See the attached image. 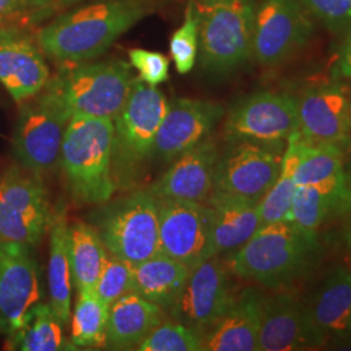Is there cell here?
I'll use <instances>...</instances> for the list:
<instances>
[{
  "mask_svg": "<svg viewBox=\"0 0 351 351\" xmlns=\"http://www.w3.org/2000/svg\"><path fill=\"white\" fill-rule=\"evenodd\" d=\"M113 120L72 116L59 164L71 194L80 204L111 201L117 190L112 176Z\"/></svg>",
  "mask_w": 351,
  "mask_h": 351,
  "instance_id": "3",
  "label": "cell"
},
{
  "mask_svg": "<svg viewBox=\"0 0 351 351\" xmlns=\"http://www.w3.org/2000/svg\"><path fill=\"white\" fill-rule=\"evenodd\" d=\"M264 297L254 287L239 291L226 314L203 332V351H259Z\"/></svg>",
  "mask_w": 351,
  "mask_h": 351,
  "instance_id": "21",
  "label": "cell"
},
{
  "mask_svg": "<svg viewBox=\"0 0 351 351\" xmlns=\"http://www.w3.org/2000/svg\"><path fill=\"white\" fill-rule=\"evenodd\" d=\"M136 350L139 351H202L203 333L175 320H163L151 330Z\"/></svg>",
  "mask_w": 351,
  "mask_h": 351,
  "instance_id": "33",
  "label": "cell"
},
{
  "mask_svg": "<svg viewBox=\"0 0 351 351\" xmlns=\"http://www.w3.org/2000/svg\"><path fill=\"white\" fill-rule=\"evenodd\" d=\"M152 12V0H101L59 14L36 34L42 51L62 63L98 58Z\"/></svg>",
  "mask_w": 351,
  "mask_h": 351,
  "instance_id": "1",
  "label": "cell"
},
{
  "mask_svg": "<svg viewBox=\"0 0 351 351\" xmlns=\"http://www.w3.org/2000/svg\"><path fill=\"white\" fill-rule=\"evenodd\" d=\"M297 154L294 181L297 186L315 185L345 173L343 155L335 143L313 142L295 129L287 139Z\"/></svg>",
  "mask_w": 351,
  "mask_h": 351,
  "instance_id": "28",
  "label": "cell"
},
{
  "mask_svg": "<svg viewBox=\"0 0 351 351\" xmlns=\"http://www.w3.org/2000/svg\"><path fill=\"white\" fill-rule=\"evenodd\" d=\"M311 34L303 0H263L255 7L252 58L262 66H277L302 50Z\"/></svg>",
  "mask_w": 351,
  "mask_h": 351,
  "instance_id": "10",
  "label": "cell"
},
{
  "mask_svg": "<svg viewBox=\"0 0 351 351\" xmlns=\"http://www.w3.org/2000/svg\"><path fill=\"white\" fill-rule=\"evenodd\" d=\"M198 19L202 68L215 75L239 69L252 58L254 0H193Z\"/></svg>",
  "mask_w": 351,
  "mask_h": 351,
  "instance_id": "5",
  "label": "cell"
},
{
  "mask_svg": "<svg viewBox=\"0 0 351 351\" xmlns=\"http://www.w3.org/2000/svg\"><path fill=\"white\" fill-rule=\"evenodd\" d=\"M297 101V130L313 142L342 145L351 134V97L339 84L306 88Z\"/></svg>",
  "mask_w": 351,
  "mask_h": 351,
  "instance_id": "19",
  "label": "cell"
},
{
  "mask_svg": "<svg viewBox=\"0 0 351 351\" xmlns=\"http://www.w3.org/2000/svg\"><path fill=\"white\" fill-rule=\"evenodd\" d=\"M320 254L317 234L303 232L290 220L258 229L226 265L234 276L268 289L287 288L304 276Z\"/></svg>",
  "mask_w": 351,
  "mask_h": 351,
  "instance_id": "2",
  "label": "cell"
},
{
  "mask_svg": "<svg viewBox=\"0 0 351 351\" xmlns=\"http://www.w3.org/2000/svg\"><path fill=\"white\" fill-rule=\"evenodd\" d=\"M351 211V176L339 177L315 185L297 186L289 215L303 232L317 234L328 219Z\"/></svg>",
  "mask_w": 351,
  "mask_h": 351,
  "instance_id": "22",
  "label": "cell"
},
{
  "mask_svg": "<svg viewBox=\"0 0 351 351\" xmlns=\"http://www.w3.org/2000/svg\"><path fill=\"white\" fill-rule=\"evenodd\" d=\"M281 146L254 142L229 143L219 156L213 190L259 203L280 175Z\"/></svg>",
  "mask_w": 351,
  "mask_h": 351,
  "instance_id": "12",
  "label": "cell"
},
{
  "mask_svg": "<svg viewBox=\"0 0 351 351\" xmlns=\"http://www.w3.org/2000/svg\"><path fill=\"white\" fill-rule=\"evenodd\" d=\"M345 241H346L348 247L351 250V220L345 228Z\"/></svg>",
  "mask_w": 351,
  "mask_h": 351,
  "instance_id": "40",
  "label": "cell"
},
{
  "mask_svg": "<svg viewBox=\"0 0 351 351\" xmlns=\"http://www.w3.org/2000/svg\"><path fill=\"white\" fill-rule=\"evenodd\" d=\"M164 320V310L129 291L110 306L106 346L111 350H136Z\"/></svg>",
  "mask_w": 351,
  "mask_h": 351,
  "instance_id": "24",
  "label": "cell"
},
{
  "mask_svg": "<svg viewBox=\"0 0 351 351\" xmlns=\"http://www.w3.org/2000/svg\"><path fill=\"white\" fill-rule=\"evenodd\" d=\"M71 117L63 101L46 86L23 101L12 141L17 163L39 176L53 171Z\"/></svg>",
  "mask_w": 351,
  "mask_h": 351,
  "instance_id": "8",
  "label": "cell"
},
{
  "mask_svg": "<svg viewBox=\"0 0 351 351\" xmlns=\"http://www.w3.org/2000/svg\"><path fill=\"white\" fill-rule=\"evenodd\" d=\"M316 324L328 335L351 336V271L335 268L308 306Z\"/></svg>",
  "mask_w": 351,
  "mask_h": 351,
  "instance_id": "26",
  "label": "cell"
},
{
  "mask_svg": "<svg viewBox=\"0 0 351 351\" xmlns=\"http://www.w3.org/2000/svg\"><path fill=\"white\" fill-rule=\"evenodd\" d=\"M190 275V268L173 258L158 252L133 265V291L162 307L173 304Z\"/></svg>",
  "mask_w": 351,
  "mask_h": 351,
  "instance_id": "25",
  "label": "cell"
},
{
  "mask_svg": "<svg viewBox=\"0 0 351 351\" xmlns=\"http://www.w3.org/2000/svg\"><path fill=\"white\" fill-rule=\"evenodd\" d=\"M110 307L101 301L95 290L78 291L71 326V342L75 348L106 346Z\"/></svg>",
  "mask_w": 351,
  "mask_h": 351,
  "instance_id": "31",
  "label": "cell"
},
{
  "mask_svg": "<svg viewBox=\"0 0 351 351\" xmlns=\"http://www.w3.org/2000/svg\"><path fill=\"white\" fill-rule=\"evenodd\" d=\"M108 256L99 234L91 224L69 226V261L77 291L95 290Z\"/></svg>",
  "mask_w": 351,
  "mask_h": 351,
  "instance_id": "29",
  "label": "cell"
},
{
  "mask_svg": "<svg viewBox=\"0 0 351 351\" xmlns=\"http://www.w3.org/2000/svg\"><path fill=\"white\" fill-rule=\"evenodd\" d=\"M50 306L63 326L72 315V269L69 261V226L64 216L55 219L51 228L49 258Z\"/></svg>",
  "mask_w": 351,
  "mask_h": 351,
  "instance_id": "27",
  "label": "cell"
},
{
  "mask_svg": "<svg viewBox=\"0 0 351 351\" xmlns=\"http://www.w3.org/2000/svg\"><path fill=\"white\" fill-rule=\"evenodd\" d=\"M77 1H80V0H59L60 5H71V4H75Z\"/></svg>",
  "mask_w": 351,
  "mask_h": 351,
  "instance_id": "41",
  "label": "cell"
},
{
  "mask_svg": "<svg viewBox=\"0 0 351 351\" xmlns=\"http://www.w3.org/2000/svg\"><path fill=\"white\" fill-rule=\"evenodd\" d=\"M297 167V154L294 146L288 142V149L282 155L281 171L274 184L263 198L258 203L259 229L277 221L288 220L291 203L297 184L294 181V172Z\"/></svg>",
  "mask_w": 351,
  "mask_h": 351,
  "instance_id": "32",
  "label": "cell"
},
{
  "mask_svg": "<svg viewBox=\"0 0 351 351\" xmlns=\"http://www.w3.org/2000/svg\"><path fill=\"white\" fill-rule=\"evenodd\" d=\"M7 348L21 351L77 350L63 333V324L50 304L38 303L26 316L23 328L8 336Z\"/></svg>",
  "mask_w": 351,
  "mask_h": 351,
  "instance_id": "30",
  "label": "cell"
},
{
  "mask_svg": "<svg viewBox=\"0 0 351 351\" xmlns=\"http://www.w3.org/2000/svg\"><path fill=\"white\" fill-rule=\"evenodd\" d=\"M50 203L42 176L17 164L0 176V243L37 246L50 224Z\"/></svg>",
  "mask_w": 351,
  "mask_h": 351,
  "instance_id": "9",
  "label": "cell"
},
{
  "mask_svg": "<svg viewBox=\"0 0 351 351\" xmlns=\"http://www.w3.org/2000/svg\"><path fill=\"white\" fill-rule=\"evenodd\" d=\"M303 3L328 29L342 32L351 27V0H303Z\"/></svg>",
  "mask_w": 351,
  "mask_h": 351,
  "instance_id": "38",
  "label": "cell"
},
{
  "mask_svg": "<svg viewBox=\"0 0 351 351\" xmlns=\"http://www.w3.org/2000/svg\"><path fill=\"white\" fill-rule=\"evenodd\" d=\"M68 64L47 81L46 88L59 97L72 116L114 120L134 80L132 65L123 60Z\"/></svg>",
  "mask_w": 351,
  "mask_h": 351,
  "instance_id": "6",
  "label": "cell"
},
{
  "mask_svg": "<svg viewBox=\"0 0 351 351\" xmlns=\"http://www.w3.org/2000/svg\"><path fill=\"white\" fill-rule=\"evenodd\" d=\"M90 224L108 252L132 265L160 252L158 199L149 190L107 203L91 213Z\"/></svg>",
  "mask_w": 351,
  "mask_h": 351,
  "instance_id": "7",
  "label": "cell"
},
{
  "mask_svg": "<svg viewBox=\"0 0 351 351\" xmlns=\"http://www.w3.org/2000/svg\"><path fill=\"white\" fill-rule=\"evenodd\" d=\"M129 59L133 68L138 71L139 78L150 86H158L169 77V59L155 51L132 49Z\"/></svg>",
  "mask_w": 351,
  "mask_h": 351,
  "instance_id": "37",
  "label": "cell"
},
{
  "mask_svg": "<svg viewBox=\"0 0 351 351\" xmlns=\"http://www.w3.org/2000/svg\"><path fill=\"white\" fill-rule=\"evenodd\" d=\"M224 108L213 101L178 98L168 104L158 130L154 158L172 163L182 152L207 138L224 116Z\"/></svg>",
  "mask_w": 351,
  "mask_h": 351,
  "instance_id": "18",
  "label": "cell"
},
{
  "mask_svg": "<svg viewBox=\"0 0 351 351\" xmlns=\"http://www.w3.org/2000/svg\"><path fill=\"white\" fill-rule=\"evenodd\" d=\"M211 210L215 254H233L259 229L258 203L213 190L204 202Z\"/></svg>",
  "mask_w": 351,
  "mask_h": 351,
  "instance_id": "23",
  "label": "cell"
},
{
  "mask_svg": "<svg viewBox=\"0 0 351 351\" xmlns=\"http://www.w3.org/2000/svg\"><path fill=\"white\" fill-rule=\"evenodd\" d=\"M199 50L198 19L195 14L194 1H189L184 24L180 26L171 38L169 51L176 69L180 75H188L194 68Z\"/></svg>",
  "mask_w": 351,
  "mask_h": 351,
  "instance_id": "34",
  "label": "cell"
},
{
  "mask_svg": "<svg viewBox=\"0 0 351 351\" xmlns=\"http://www.w3.org/2000/svg\"><path fill=\"white\" fill-rule=\"evenodd\" d=\"M326 337L310 307L294 295L264 297L259 351L317 350L326 345Z\"/></svg>",
  "mask_w": 351,
  "mask_h": 351,
  "instance_id": "16",
  "label": "cell"
},
{
  "mask_svg": "<svg viewBox=\"0 0 351 351\" xmlns=\"http://www.w3.org/2000/svg\"><path fill=\"white\" fill-rule=\"evenodd\" d=\"M129 291H133V265L108 252L95 293L110 307Z\"/></svg>",
  "mask_w": 351,
  "mask_h": 351,
  "instance_id": "35",
  "label": "cell"
},
{
  "mask_svg": "<svg viewBox=\"0 0 351 351\" xmlns=\"http://www.w3.org/2000/svg\"><path fill=\"white\" fill-rule=\"evenodd\" d=\"M42 297L33 246L0 243V330L8 337L23 328Z\"/></svg>",
  "mask_w": 351,
  "mask_h": 351,
  "instance_id": "15",
  "label": "cell"
},
{
  "mask_svg": "<svg viewBox=\"0 0 351 351\" xmlns=\"http://www.w3.org/2000/svg\"><path fill=\"white\" fill-rule=\"evenodd\" d=\"M220 152L211 138L182 152L149 191L158 199L204 203L213 190Z\"/></svg>",
  "mask_w": 351,
  "mask_h": 351,
  "instance_id": "20",
  "label": "cell"
},
{
  "mask_svg": "<svg viewBox=\"0 0 351 351\" xmlns=\"http://www.w3.org/2000/svg\"><path fill=\"white\" fill-rule=\"evenodd\" d=\"M158 213L160 252L188 265L190 269L216 255L213 217L207 204L158 199Z\"/></svg>",
  "mask_w": 351,
  "mask_h": 351,
  "instance_id": "13",
  "label": "cell"
},
{
  "mask_svg": "<svg viewBox=\"0 0 351 351\" xmlns=\"http://www.w3.org/2000/svg\"><path fill=\"white\" fill-rule=\"evenodd\" d=\"M59 7V0H0V25H36Z\"/></svg>",
  "mask_w": 351,
  "mask_h": 351,
  "instance_id": "36",
  "label": "cell"
},
{
  "mask_svg": "<svg viewBox=\"0 0 351 351\" xmlns=\"http://www.w3.org/2000/svg\"><path fill=\"white\" fill-rule=\"evenodd\" d=\"M297 101L285 93L259 91L237 101L226 116L224 134L232 142L282 145L297 129Z\"/></svg>",
  "mask_w": 351,
  "mask_h": 351,
  "instance_id": "11",
  "label": "cell"
},
{
  "mask_svg": "<svg viewBox=\"0 0 351 351\" xmlns=\"http://www.w3.org/2000/svg\"><path fill=\"white\" fill-rule=\"evenodd\" d=\"M335 75L339 78L351 80V27L339 52V60L335 68Z\"/></svg>",
  "mask_w": 351,
  "mask_h": 351,
  "instance_id": "39",
  "label": "cell"
},
{
  "mask_svg": "<svg viewBox=\"0 0 351 351\" xmlns=\"http://www.w3.org/2000/svg\"><path fill=\"white\" fill-rule=\"evenodd\" d=\"M230 271L220 255L190 269L188 280L169 307L172 320L202 333L226 314L234 301Z\"/></svg>",
  "mask_w": 351,
  "mask_h": 351,
  "instance_id": "14",
  "label": "cell"
},
{
  "mask_svg": "<svg viewBox=\"0 0 351 351\" xmlns=\"http://www.w3.org/2000/svg\"><path fill=\"white\" fill-rule=\"evenodd\" d=\"M168 101L162 91L134 77L128 98L113 120L112 176L116 188H134L154 159V145Z\"/></svg>",
  "mask_w": 351,
  "mask_h": 351,
  "instance_id": "4",
  "label": "cell"
},
{
  "mask_svg": "<svg viewBox=\"0 0 351 351\" xmlns=\"http://www.w3.org/2000/svg\"><path fill=\"white\" fill-rule=\"evenodd\" d=\"M49 80L43 51L27 26L0 25V82L13 101L23 103L37 95Z\"/></svg>",
  "mask_w": 351,
  "mask_h": 351,
  "instance_id": "17",
  "label": "cell"
}]
</instances>
